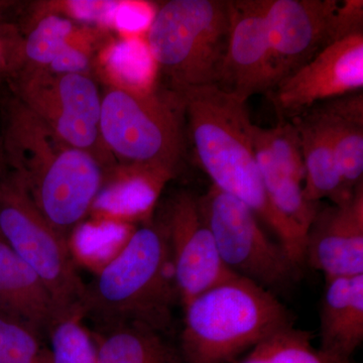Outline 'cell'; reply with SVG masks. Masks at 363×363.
Returning <instances> with one entry per match:
<instances>
[{"label":"cell","instance_id":"obj_1","mask_svg":"<svg viewBox=\"0 0 363 363\" xmlns=\"http://www.w3.org/2000/svg\"><path fill=\"white\" fill-rule=\"evenodd\" d=\"M0 133L9 169L45 220L68 240L101 193L108 169L62 140L6 88L0 89Z\"/></svg>","mask_w":363,"mask_h":363},{"label":"cell","instance_id":"obj_2","mask_svg":"<svg viewBox=\"0 0 363 363\" xmlns=\"http://www.w3.org/2000/svg\"><path fill=\"white\" fill-rule=\"evenodd\" d=\"M177 300L168 234L162 224H147L86 285L81 315L92 331L142 324L167 333Z\"/></svg>","mask_w":363,"mask_h":363},{"label":"cell","instance_id":"obj_3","mask_svg":"<svg viewBox=\"0 0 363 363\" xmlns=\"http://www.w3.org/2000/svg\"><path fill=\"white\" fill-rule=\"evenodd\" d=\"M178 94L196 157L212 185L245 203L283 245V229L269 205L253 150L247 104L214 84Z\"/></svg>","mask_w":363,"mask_h":363},{"label":"cell","instance_id":"obj_4","mask_svg":"<svg viewBox=\"0 0 363 363\" xmlns=\"http://www.w3.org/2000/svg\"><path fill=\"white\" fill-rule=\"evenodd\" d=\"M184 310L178 345L183 363H231L294 325L279 297L241 277L200 294Z\"/></svg>","mask_w":363,"mask_h":363},{"label":"cell","instance_id":"obj_5","mask_svg":"<svg viewBox=\"0 0 363 363\" xmlns=\"http://www.w3.org/2000/svg\"><path fill=\"white\" fill-rule=\"evenodd\" d=\"M183 102L174 91L111 86L102 94V140L123 176L174 178L185 154Z\"/></svg>","mask_w":363,"mask_h":363},{"label":"cell","instance_id":"obj_6","mask_svg":"<svg viewBox=\"0 0 363 363\" xmlns=\"http://www.w3.org/2000/svg\"><path fill=\"white\" fill-rule=\"evenodd\" d=\"M229 35L227 0H171L154 14L147 45L172 91L216 85Z\"/></svg>","mask_w":363,"mask_h":363},{"label":"cell","instance_id":"obj_7","mask_svg":"<svg viewBox=\"0 0 363 363\" xmlns=\"http://www.w3.org/2000/svg\"><path fill=\"white\" fill-rule=\"evenodd\" d=\"M0 235L47 286L61 318L81 313L85 284L68 240L45 220L13 171L0 178Z\"/></svg>","mask_w":363,"mask_h":363},{"label":"cell","instance_id":"obj_8","mask_svg":"<svg viewBox=\"0 0 363 363\" xmlns=\"http://www.w3.org/2000/svg\"><path fill=\"white\" fill-rule=\"evenodd\" d=\"M197 201L222 262L233 274L277 297L292 292L303 269L267 235L250 207L213 185Z\"/></svg>","mask_w":363,"mask_h":363},{"label":"cell","instance_id":"obj_9","mask_svg":"<svg viewBox=\"0 0 363 363\" xmlns=\"http://www.w3.org/2000/svg\"><path fill=\"white\" fill-rule=\"evenodd\" d=\"M6 88L62 140L94 157L109 172L116 169L102 140V94L92 76L23 69Z\"/></svg>","mask_w":363,"mask_h":363},{"label":"cell","instance_id":"obj_10","mask_svg":"<svg viewBox=\"0 0 363 363\" xmlns=\"http://www.w3.org/2000/svg\"><path fill=\"white\" fill-rule=\"evenodd\" d=\"M362 88L363 33L327 45L267 94L279 119H288Z\"/></svg>","mask_w":363,"mask_h":363},{"label":"cell","instance_id":"obj_11","mask_svg":"<svg viewBox=\"0 0 363 363\" xmlns=\"http://www.w3.org/2000/svg\"><path fill=\"white\" fill-rule=\"evenodd\" d=\"M179 301L185 306L213 286L235 278L222 262L197 197L181 192L172 200L166 223Z\"/></svg>","mask_w":363,"mask_h":363},{"label":"cell","instance_id":"obj_12","mask_svg":"<svg viewBox=\"0 0 363 363\" xmlns=\"http://www.w3.org/2000/svg\"><path fill=\"white\" fill-rule=\"evenodd\" d=\"M220 89L247 104L274 88L264 0L229 1V35Z\"/></svg>","mask_w":363,"mask_h":363},{"label":"cell","instance_id":"obj_13","mask_svg":"<svg viewBox=\"0 0 363 363\" xmlns=\"http://www.w3.org/2000/svg\"><path fill=\"white\" fill-rule=\"evenodd\" d=\"M338 0H264L274 87L329 45Z\"/></svg>","mask_w":363,"mask_h":363},{"label":"cell","instance_id":"obj_14","mask_svg":"<svg viewBox=\"0 0 363 363\" xmlns=\"http://www.w3.org/2000/svg\"><path fill=\"white\" fill-rule=\"evenodd\" d=\"M305 264L325 279L363 274V183L347 201L318 210L306 235Z\"/></svg>","mask_w":363,"mask_h":363},{"label":"cell","instance_id":"obj_15","mask_svg":"<svg viewBox=\"0 0 363 363\" xmlns=\"http://www.w3.org/2000/svg\"><path fill=\"white\" fill-rule=\"evenodd\" d=\"M0 313L23 322L44 338L61 318L37 272L0 240Z\"/></svg>","mask_w":363,"mask_h":363},{"label":"cell","instance_id":"obj_16","mask_svg":"<svg viewBox=\"0 0 363 363\" xmlns=\"http://www.w3.org/2000/svg\"><path fill=\"white\" fill-rule=\"evenodd\" d=\"M363 340V274L326 279L320 309V350L351 360Z\"/></svg>","mask_w":363,"mask_h":363},{"label":"cell","instance_id":"obj_17","mask_svg":"<svg viewBox=\"0 0 363 363\" xmlns=\"http://www.w3.org/2000/svg\"><path fill=\"white\" fill-rule=\"evenodd\" d=\"M309 111L323 126L344 184L352 192L363 183L362 91L321 102Z\"/></svg>","mask_w":363,"mask_h":363},{"label":"cell","instance_id":"obj_18","mask_svg":"<svg viewBox=\"0 0 363 363\" xmlns=\"http://www.w3.org/2000/svg\"><path fill=\"white\" fill-rule=\"evenodd\" d=\"M292 121L297 128L302 145L305 199L315 204H319L324 198L330 199L333 204L347 201L355 190L351 192L346 188L330 140L322 124L310 111L294 117Z\"/></svg>","mask_w":363,"mask_h":363},{"label":"cell","instance_id":"obj_19","mask_svg":"<svg viewBox=\"0 0 363 363\" xmlns=\"http://www.w3.org/2000/svg\"><path fill=\"white\" fill-rule=\"evenodd\" d=\"M92 333L98 363H183L167 333L145 325H118Z\"/></svg>","mask_w":363,"mask_h":363},{"label":"cell","instance_id":"obj_20","mask_svg":"<svg viewBox=\"0 0 363 363\" xmlns=\"http://www.w3.org/2000/svg\"><path fill=\"white\" fill-rule=\"evenodd\" d=\"M312 334L295 326L281 329L231 363H352L315 347Z\"/></svg>","mask_w":363,"mask_h":363},{"label":"cell","instance_id":"obj_21","mask_svg":"<svg viewBox=\"0 0 363 363\" xmlns=\"http://www.w3.org/2000/svg\"><path fill=\"white\" fill-rule=\"evenodd\" d=\"M79 28L75 21L60 14L40 16L23 30V69H45L73 39Z\"/></svg>","mask_w":363,"mask_h":363},{"label":"cell","instance_id":"obj_22","mask_svg":"<svg viewBox=\"0 0 363 363\" xmlns=\"http://www.w3.org/2000/svg\"><path fill=\"white\" fill-rule=\"evenodd\" d=\"M47 339L52 363H98L96 340L81 313L60 318Z\"/></svg>","mask_w":363,"mask_h":363},{"label":"cell","instance_id":"obj_23","mask_svg":"<svg viewBox=\"0 0 363 363\" xmlns=\"http://www.w3.org/2000/svg\"><path fill=\"white\" fill-rule=\"evenodd\" d=\"M45 339L28 325L0 313V363H52Z\"/></svg>","mask_w":363,"mask_h":363},{"label":"cell","instance_id":"obj_24","mask_svg":"<svg viewBox=\"0 0 363 363\" xmlns=\"http://www.w3.org/2000/svg\"><path fill=\"white\" fill-rule=\"evenodd\" d=\"M253 135L264 143L274 162L286 175L301 183L305 181L302 145L297 128L292 121L279 119L274 128L252 125Z\"/></svg>","mask_w":363,"mask_h":363},{"label":"cell","instance_id":"obj_25","mask_svg":"<svg viewBox=\"0 0 363 363\" xmlns=\"http://www.w3.org/2000/svg\"><path fill=\"white\" fill-rule=\"evenodd\" d=\"M21 4L14 9L0 11V89L16 78L25 64V35L16 18Z\"/></svg>","mask_w":363,"mask_h":363},{"label":"cell","instance_id":"obj_26","mask_svg":"<svg viewBox=\"0 0 363 363\" xmlns=\"http://www.w3.org/2000/svg\"><path fill=\"white\" fill-rule=\"evenodd\" d=\"M79 30L71 42L63 48L45 70L58 75L77 74V75L92 76V52L87 45H83L82 42H79L77 37Z\"/></svg>","mask_w":363,"mask_h":363},{"label":"cell","instance_id":"obj_27","mask_svg":"<svg viewBox=\"0 0 363 363\" xmlns=\"http://www.w3.org/2000/svg\"><path fill=\"white\" fill-rule=\"evenodd\" d=\"M363 33L362 0L339 1L329 26V44Z\"/></svg>","mask_w":363,"mask_h":363},{"label":"cell","instance_id":"obj_28","mask_svg":"<svg viewBox=\"0 0 363 363\" xmlns=\"http://www.w3.org/2000/svg\"><path fill=\"white\" fill-rule=\"evenodd\" d=\"M9 171V164L4 152V142H2L1 133H0V178L6 175Z\"/></svg>","mask_w":363,"mask_h":363},{"label":"cell","instance_id":"obj_29","mask_svg":"<svg viewBox=\"0 0 363 363\" xmlns=\"http://www.w3.org/2000/svg\"><path fill=\"white\" fill-rule=\"evenodd\" d=\"M0 240H2L1 235H0Z\"/></svg>","mask_w":363,"mask_h":363}]
</instances>
